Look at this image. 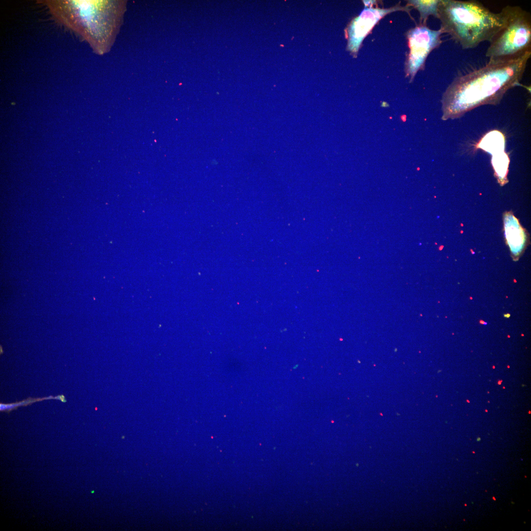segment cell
I'll list each match as a JSON object with an SVG mask.
<instances>
[{
	"label": "cell",
	"mask_w": 531,
	"mask_h": 531,
	"mask_svg": "<svg viewBox=\"0 0 531 531\" xmlns=\"http://www.w3.org/2000/svg\"><path fill=\"white\" fill-rule=\"evenodd\" d=\"M407 1V5L419 12V25L426 26L428 18L430 15L438 18L440 0H410Z\"/></svg>",
	"instance_id": "8"
},
{
	"label": "cell",
	"mask_w": 531,
	"mask_h": 531,
	"mask_svg": "<svg viewBox=\"0 0 531 531\" xmlns=\"http://www.w3.org/2000/svg\"><path fill=\"white\" fill-rule=\"evenodd\" d=\"M506 21L490 42L485 56L489 59L511 58L531 50V16L519 6L504 7Z\"/></svg>",
	"instance_id": "4"
},
{
	"label": "cell",
	"mask_w": 531,
	"mask_h": 531,
	"mask_svg": "<svg viewBox=\"0 0 531 531\" xmlns=\"http://www.w3.org/2000/svg\"><path fill=\"white\" fill-rule=\"evenodd\" d=\"M54 17L79 33L99 54L112 46L124 2L112 0H41Z\"/></svg>",
	"instance_id": "2"
},
{
	"label": "cell",
	"mask_w": 531,
	"mask_h": 531,
	"mask_svg": "<svg viewBox=\"0 0 531 531\" xmlns=\"http://www.w3.org/2000/svg\"><path fill=\"white\" fill-rule=\"evenodd\" d=\"M480 324H483L484 325H486L487 324V323L486 322H484L483 321H480Z\"/></svg>",
	"instance_id": "10"
},
{
	"label": "cell",
	"mask_w": 531,
	"mask_h": 531,
	"mask_svg": "<svg viewBox=\"0 0 531 531\" xmlns=\"http://www.w3.org/2000/svg\"><path fill=\"white\" fill-rule=\"evenodd\" d=\"M412 7L406 5L402 6L400 2L389 8L366 7L360 15L354 18L348 29V49L356 55L364 39L370 33L379 21L386 15L401 11L406 12L410 16Z\"/></svg>",
	"instance_id": "6"
},
{
	"label": "cell",
	"mask_w": 531,
	"mask_h": 531,
	"mask_svg": "<svg viewBox=\"0 0 531 531\" xmlns=\"http://www.w3.org/2000/svg\"><path fill=\"white\" fill-rule=\"evenodd\" d=\"M440 29L434 30L418 25L406 32L409 51L405 62L406 77L412 82L416 73L425 67L426 59L442 42Z\"/></svg>",
	"instance_id": "5"
},
{
	"label": "cell",
	"mask_w": 531,
	"mask_h": 531,
	"mask_svg": "<svg viewBox=\"0 0 531 531\" xmlns=\"http://www.w3.org/2000/svg\"><path fill=\"white\" fill-rule=\"evenodd\" d=\"M531 57L529 50L511 58L489 59L483 67L456 77L442 96L443 117L498 103L507 90L520 85Z\"/></svg>",
	"instance_id": "1"
},
{
	"label": "cell",
	"mask_w": 531,
	"mask_h": 531,
	"mask_svg": "<svg viewBox=\"0 0 531 531\" xmlns=\"http://www.w3.org/2000/svg\"><path fill=\"white\" fill-rule=\"evenodd\" d=\"M503 226L506 243L513 260L517 261L526 246L527 236L526 231L511 211L503 214Z\"/></svg>",
	"instance_id": "7"
},
{
	"label": "cell",
	"mask_w": 531,
	"mask_h": 531,
	"mask_svg": "<svg viewBox=\"0 0 531 531\" xmlns=\"http://www.w3.org/2000/svg\"><path fill=\"white\" fill-rule=\"evenodd\" d=\"M510 314H504V317H505V318H509V317H510Z\"/></svg>",
	"instance_id": "12"
},
{
	"label": "cell",
	"mask_w": 531,
	"mask_h": 531,
	"mask_svg": "<svg viewBox=\"0 0 531 531\" xmlns=\"http://www.w3.org/2000/svg\"><path fill=\"white\" fill-rule=\"evenodd\" d=\"M438 18L442 33L468 49L490 42L504 25L506 14L504 7L495 13L476 0H440Z\"/></svg>",
	"instance_id": "3"
},
{
	"label": "cell",
	"mask_w": 531,
	"mask_h": 531,
	"mask_svg": "<svg viewBox=\"0 0 531 531\" xmlns=\"http://www.w3.org/2000/svg\"><path fill=\"white\" fill-rule=\"evenodd\" d=\"M50 399L59 400L61 401L63 403H66V400L65 399V397L63 394L58 395H57L56 396H53L52 395H50V396H47V397H42V398H31V397H30V398H28L27 399H25V400H22V401H19V402H15V403H12L4 404V403H0V412H5L9 413L10 412L12 411V410L16 409L17 408H19L20 407L26 406L29 405H31V404H32L33 403H35V402H36L46 400H50Z\"/></svg>",
	"instance_id": "9"
},
{
	"label": "cell",
	"mask_w": 531,
	"mask_h": 531,
	"mask_svg": "<svg viewBox=\"0 0 531 531\" xmlns=\"http://www.w3.org/2000/svg\"><path fill=\"white\" fill-rule=\"evenodd\" d=\"M401 119H402L401 120L402 121H405L406 120V118L405 117H401Z\"/></svg>",
	"instance_id": "11"
}]
</instances>
